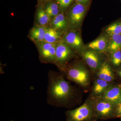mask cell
Masks as SVG:
<instances>
[{
    "mask_svg": "<svg viewBox=\"0 0 121 121\" xmlns=\"http://www.w3.org/2000/svg\"><path fill=\"white\" fill-rule=\"evenodd\" d=\"M72 91L71 86L61 76H52L50 78L49 93L52 99L58 102L66 101Z\"/></svg>",
    "mask_w": 121,
    "mask_h": 121,
    "instance_id": "obj_1",
    "label": "cell"
},
{
    "mask_svg": "<svg viewBox=\"0 0 121 121\" xmlns=\"http://www.w3.org/2000/svg\"><path fill=\"white\" fill-rule=\"evenodd\" d=\"M67 77L69 79L82 86L86 87L90 84L89 72L84 66L76 64L68 69Z\"/></svg>",
    "mask_w": 121,
    "mask_h": 121,
    "instance_id": "obj_2",
    "label": "cell"
},
{
    "mask_svg": "<svg viewBox=\"0 0 121 121\" xmlns=\"http://www.w3.org/2000/svg\"><path fill=\"white\" fill-rule=\"evenodd\" d=\"M93 109L99 116L103 118L114 116L115 106L101 97H93L91 99Z\"/></svg>",
    "mask_w": 121,
    "mask_h": 121,
    "instance_id": "obj_3",
    "label": "cell"
},
{
    "mask_svg": "<svg viewBox=\"0 0 121 121\" xmlns=\"http://www.w3.org/2000/svg\"><path fill=\"white\" fill-rule=\"evenodd\" d=\"M87 6L75 2L68 12L69 23L72 27H77L82 23L86 13Z\"/></svg>",
    "mask_w": 121,
    "mask_h": 121,
    "instance_id": "obj_4",
    "label": "cell"
},
{
    "mask_svg": "<svg viewBox=\"0 0 121 121\" xmlns=\"http://www.w3.org/2000/svg\"><path fill=\"white\" fill-rule=\"evenodd\" d=\"M93 110L91 100H88L80 107L70 111L68 113L71 121H83L89 118Z\"/></svg>",
    "mask_w": 121,
    "mask_h": 121,
    "instance_id": "obj_5",
    "label": "cell"
},
{
    "mask_svg": "<svg viewBox=\"0 0 121 121\" xmlns=\"http://www.w3.org/2000/svg\"><path fill=\"white\" fill-rule=\"evenodd\" d=\"M40 55L48 61L56 62V52L57 43H51L44 41L36 43Z\"/></svg>",
    "mask_w": 121,
    "mask_h": 121,
    "instance_id": "obj_6",
    "label": "cell"
},
{
    "mask_svg": "<svg viewBox=\"0 0 121 121\" xmlns=\"http://www.w3.org/2000/svg\"><path fill=\"white\" fill-rule=\"evenodd\" d=\"M72 49L64 41L57 43L56 52V62L64 64L73 55Z\"/></svg>",
    "mask_w": 121,
    "mask_h": 121,
    "instance_id": "obj_7",
    "label": "cell"
},
{
    "mask_svg": "<svg viewBox=\"0 0 121 121\" xmlns=\"http://www.w3.org/2000/svg\"><path fill=\"white\" fill-rule=\"evenodd\" d=\"M82 56L85 62L93 71L98 70L104 62H102L99 52L91 50L83 51Z\"/></svg>",
    "mask_w": 121,
    "mask_h": 121,
    "instance_id": "obj_8",
    "label": "cell"
},
{
    "mask_svg": "<svg viewBox=\"0 0 121 121\" xmlns=\"http://www.w3.org/2000/svg\"><path fill=\"white\" fill-rule=\"evenodd\" d=\"M100 97L116 105L121 102V84H113Z\"/></svg>",
    "mask_w": 121,
    "mask_h": 121,
    "instance_id": "obj_9",
    "label": "cell"
},
{
    "mask_svg": "<svg viewBox=\"0 0 121 121\" xmlns=\"http://www.w3.org/2000/svg\"><path fill=\"white\" fill-rule=\"evenodd\" d=\"M63 41L73 50H82L84 47L82 39L79 33L75 31H71L66 33L64 36Z\"/></svg>",
    "mask_w": 121,
    "mask_h": 121,
    "instance_id": "obj_10",
    "label": "cell"
},
{
    "mask_svg": "<svg viewBox=\"0 0 121 121\" xmlns=\"http://www.w3.org/2000/svg\"><path fill=\"white\" fill-rule=\"evenodd\" d=\"M97 75L99 78L109 82L112 83L115 79V75L112 69L107 61L103 63L98 70Z\"/></svg>",
    "mask_w": 121,
    "mask_h": 121,
    "instance_id": "obj_11",
    "label": "cell"
},
{
    "mask_svg": "<svg viewBox=\"0 0 121 121\" xmlns=\"http://www.w3.org/2000/svg\"><path fill=\"white\" fill-rule=\"evenodd\" d=\"M112 84V83L108 82L99 78L95 79L92 89L93 97L102 96Z\"/></svg>",
    "mask_w": 121,
    "mask_h": 121,
    "instance_id": "obj_12",
    "label": "cell"
},
{
    "mask_svg": "<svg viewBox=\"0 0 121 121\" xmlns=\"http://www.w3.org/2000/svg\"><path fill=\"white\" fill-rule=\"evenodd\" d=\"M109 42L108 38L105 36H102L87 45L89 50L98 52H104L107 49Z\"/></svg>",
    "mask_w": 121,
    "mask_h": 121,
    "instance_id": "obj_13",
    "label": "cell"
},
{
    "mask_svg": "<svg viewBox=\"0 0 121 121\" xmlns=\"http://www.w3.org/2000/svg\"><path fill=\"white\" fill-rule=\"evenodd\" d=\"M47 28L45 26L40 25L34 26L30 30L29 37L36 43L44 41Z\"/></svg>",
    "mask_w": 121,
    "mask_h": 121,
    "instance_id": "obj_14",
    "label": "cell"
},
{
    "mask_svg": "<svg viewBox=\"0 0 121 121\" xmlns=\"http://www.w3.org/2000/svg\"><path fill=\"white\" fill-rule=\"evenodd\" d=\"M69 23L63 13H59L51 21V24L52 27L57 30L60 31L65 29Z\"/></svg>",
    "mask_w": 121,
    "mask_h": 121,
    "instance_id": "obj_15",
    "label": "cell"
},
{
    "mask_svg": "<svg viewBox=\"0 0 121 121\" xmlns=\"http://www.w3.org/2000/svg\"><path fill=\"white\" fill-rule=\"evenodd\" d=\"M61 35L60 31L56 30L52 27L47 28L44 41L51 43H56L60 38Z\"/></svg>",
    "mask_w": 121,
    "mask_h": 121,
    "instance_id": "obj_16",
    "label": "cell"
},
{
    "mask_svg": "<svg viewBox=\"0 0 121 121\" xmlns=\"http://www.w3.org/2000/svg\"><path fill=\"white\" fill-rule=\"evenodd\" d=\"M107 49L110 53L121 50V35L110 36Z\"/></svg>",
    "mask_w": 121,
    "mask_h": 121,
    "instance_id": "obj_17",
    "label": "cell"
},
{
    "mask_svg": "<svg viewBox=\"0 0 121 121\" xmlns=\"http://www.w3.org/2000/svg\"><path fill=\"white\" fill-rule=\"evenodd\" d=\"M44 9L51 19L55 17L59 13L60 8L56 2L52 1L45 3Z\"/></svg>",
    "mask_w": 121,
    "mask_h": 121,
    "instance_id": "obj_18",
    "label": "cell"
},
{
    "mask_svg": "<svg viewBox=\"0 0 121 121\" xmlns=\"http://www.w3.org/2000/svg\"><path fill=\"white\" fill-rule=\"evenodd\" d=\"M36 17L39 25L45 26L50 21L51 18L46 13L44 8L39 7L36 12Z\"/></svg>",
    "mask_w": 121,
    "mask_h": 121,
    "instance_id": "obj_19",
    "label": "cell"
},
{
    "mask_svg": "<svg viewBox=\"0 0 121 121\" xmlns=\"http://www.w3.org/2000/svg\"><path fill=\"white\" fill-rule=\"evenodd\" d=\"M106 32L110 36L121 35V21H117L109 25L106 29Z\"/></svg>",
    "mask_w": 121,
    "mask_h": 121,
    "instance_id": "obj_20",
    "label": "cell"
},
{
    "mask_svg": "<svg viewBox=\"0 0 121 121\" xmlns=\"http://www.w3.org/2000/svg\"><path fill=\"white\" fill-rule=\"evenodd\" d=\"M111 62L115 68L121 67V50L116 51L111 53Z\"/></svg>",
    "mask_w": 121,
    "mask_h": 121,
    "instance_id": "obj_21",
    "label": "cell"
},
{
    "mask_svg": "<svg viewBox=\"0 0 121 121\" xmlns=\"http://www.w3.org/2000/svg\"><path fill=\"white\" fill-rule=\"evenodd\" d=\"M74 0H56L60 8L62 9H66L69 7Z\"/></svg>",
    "mask_w": 121,
    "mask_h": 121,
    "instance_id": "obj_22",
    "label": "cell"
},
{
    "mask_svg": "<svg viewBox=\"0 0 121 121\" xmlns=\"http://www.w3.org/2000/svg\"><path fill=\"white\" fill-rule=\"evenodd\" d=\"M114 116L121 118V102L115 106Z\"/></svg>",
    "mask_w": 121,
    "mask_h": 121,
    "instance_id": "obj_23",
    "label": "cell"
},
{
    "mask_svg": "<svg viewBox=\"0 0 121 121\" xmlns=\"http://www.w3.org/2000/svg\"><path fill=\"white\" fill-rule=\"evenodd\" d=\"M75 2L87 6L88 3L91 0H75Z\"/></svg>",
    "mask_w": 121,
    "mask_h": 121,
    "instance_id": "obj_24",
    "label": "cell"
},
{
    "mask_svg": "<svg viewBox=\"0 0 121 121\" xmlns=\"http://www.w3.org/2000/svg\"><path fill=\"white\" fill-rule=\"evenodd\" d=\"M117 73L118 74V75L119 76V77L121 78V67L117 71Z\"/></svg>",
    "mask_w": 121,
    "mask_h": 121,
    "instance_id": "obj_25",
    "label": "cell"
},
{
    "mask_svg": "<svg viewBox=\"0 0 121 121\" xmlns=\"http://www.w3.org/2000/svg\"><path fill=\"white\" fill-rule=\"evenodd\" d=\"M41 0L46 3V2H49V1H52V0Z\"/></svg>",
    "mask_w": 121,
    "mask_h": 121,
    "instance_id": "obj_26",
    "label": "cell"
}]
</instances>
